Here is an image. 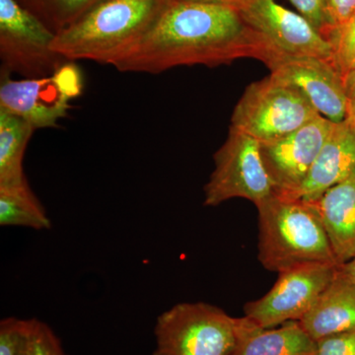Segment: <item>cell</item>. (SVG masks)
<instances>
[{"mask_svg": "<svg viewBox=\"0 0 355 355\" xmlns=\"http://www.w3.org/2000/svg\"><path fill=\"white\" fill-rule=\"evenodd\" d=\"M272 49L234 7L169 0L148 31L112 67L156 74L184 65L218 67L236 60H263Z\"/></svg>", "mask_w": 355, "mask_h": 355, "instance_id": "obj_1", "label": "cell"}, {"mask_svg": "<svg viewBox=\"0 0 355 355\" xmlns=\"http://www.w3.org/2000/svg\"><path fill=\"white\" fill-rule=\"evenodd\" d=\"M169 0H103L58 33L53 50L70 62L112 65L153 25Z\"/></svg>", "mask_w": 355, "mask_h": 355, "instance_id": "obj_2", "label": "cell"}, {"mask_svg": "<svg viewBox=\"0 0 355 355\" xmlns=\"http://www.w3.org/2000/svg\"><path fill=\"white\" fill-rule=\"evenodd\" d=\"M258 258L266 270L282 272L306 263H336L315 203L275 193L256 207Z\"/></svg>", "mask_w": 355, "mask_h": 355, "instance_id": "obj_3", "label": "cell"}, {"mask_svg": "<svg viewBox=\"0 0 355 355\" xmlns=\"http://www.w3.org/2000/svg\"><path fill=\"white\" fill-rule=\"evenodd\" d=\"M258 327L209 303H179L156 320L153 355H233Z\"/></svg>", "mask_w": 355, "mask_h": 355, "instance_id": "obj_4", "label": "cell"}, {"mask_svg": "<svg viewBox=\"0 0 355 355\" xmlns=\"http://www.w3.org/2000/svg\"><path fill=\"white\" fill-rule=\"evenodd\" d=\"M320 116L297 88L270 73L248 86L233 111L231 128L265 144Z\"/></svg>", "mask_w": 355, "mask_h": 355, "instance_id": "obj_5", "label": "cell"}, {"mask_svg": "<svg viewBox=\"0 0 355 355\" xmlns=\"http://www.w3.org/2000/svg\"><path fill=\"white\" fill-rule=\"evenodd\" d=\"M214 172L205 186V207L232 198H246L256 207L277 193L261 153V144L230 128L227 139L214 154Z\"/></svg>", "mask_w": 355, "mask_h": 355, "instance_id": "obj_6", "label": "cell"}, {"mask_svg": "<svg viewBox=\"0 0 355 355\" xmlns=\"http://www.w3.org/2000/svg\"><path fill=\"white\" fill-rule=\"evenodd\" d=\"M83 88V71L70 60L43 78L14 80L1 72L0 109L24 119L35 130L55 128Z\"/></svg>", "mask_w": 355, "mask_h": 355, "instance_id": "obj_7", "label": "cell"}, {"mask_svg": "<svg viewBox=\"0 0 355 355\" xmlns=\"http://www.w3.org/2000/svg\"><path fill=\"white\" fill-rule=\"evenodd\" d=\"M57 34L16 0H0L2 73L43 78L69 60L53 50Z\"/></svg>", "mask_w": 355, "mask_h": 355, "instance_id": "obj_8", "label": "cell"}, {"mask_svg": "<svg viewBox=\"0 0 355 355\" xmlns=\"http://www.w3.org/2000/svg\"><path fill=\"white\" fill-rule=\"evenodd\" d=\"M340 266L306 263L279 272L268 293L244 306L245 316L261 329L300 321L330 286Z\"/></svg>", "mask_w": 355, "mask_h": 355, "instance_id": "obj_9", "label": "cell"}, {"mask_svg": "<svg viewBox=\"0 0 355 355\" xmlns=\"http://www.w3.org/2000/svg\"><path fill=\"white\" fill-rule=\"evenodd\" d=\"M239 11L245 22L260 33L275 53L294 58H321L335 64L331 42L302 15L284 8L275 0H251Z\"/></svg>", "mask_w": 355, "mask_h": 355, "instance_id": "obj_10", "label": "cell"}, {"mask_svg": "<svg viewBox=\"0 0 355 355\" xmlns=\"http://www.w3.org/2000/svg\"><path fill=\"white\" fill-rule=\"evenodd\" d=\"M270 73L297 88L321 116L340 123L347 114L349 98L340 70L330 60L294 58L270 50L261 60Z\"/></svg>", "mask_w": 355, "mask_h": 355, "instance_id": "obj_11", "label": "cell"}, {"mask_svg": "<svg viewBox=\"0 0 355 355\" xmlns=\"http://www.w3.org/2000/svg\"><path fill=\"white\" fill-rule=\"evenodd\" d=\"M335 123L320 116L286 137L261 144L277 195L292 196L302 187Z\"/></svg>", "mask_w": 355, "mask_h": 355, "instance_id": "obj_12", "label": "cell"}, {"mask_svg": "<svg viewBox=\"0 0 355 355\" xmlns=\"http://www.w3.org/2000/svg\"><path fill=\"white\" fill-rule=\"evenodd\" d=\"M355 176V130L336 123L307 179L288 197L316 202L329 189Z\"/></svg>", "mask_w": 355, "mask_h": 355, "instance_id": "obj_13", "label": "cell"}, {"mask_svg": "<svg viewBox=\"0 0 355 355\" xmlns=\"http://www.w3.org/2000/svg\"><path fill=\"white\" fill-rule=\"evenodd\" d=\"M298 322L315 342L324 336L355 331V284L340 266L316 304Z\"/></svg>", "mask_w": 355, "mask_h": 355, "instance_id": "obj_14", "label": "cell"}, {"mask_svg": "<svg viewBox=\"0 0 355 355\" xmlns=\"http://www.w3.org/2000/svg\"><path fill=\"white\" fill-rule=\"evenodd\" d=\"M340 265L355 257V176L329 189L316 202Z\"/></svg>", "mask_w": 355, "mask_h": 355, "instance_id": "obj_15", "label": "cell"}, {"mask_svg": "<svg viewBox=\"0 0 355 355\" xmlns=\"http://www.w3.org/2000/svg\"><path fill=\"white\" fill-rule=\"evenodd\" d=\"M316 342L298 321L270 329H254L243 338L233 355H313Z\"/></svg>", "mask_w": 355, "mask_h": 355, "instance_id": "obj_16", "label": "cell"}, {"mask_svg": "<svg viewBox=\"0 0 355 355\" xmlns=\"http://www.w3.org/2000/svg\"><path fill=\"white\" fill-rule=\"evenodd\" d=\"M34 130L24 119L0 109V188L29 184L23 159Z\"/></svg>", "mask_w": 355, "mask_h": 355, "instance_id": "obj_17", "label": "cell"}, {"mask_svg": "<svg viewBox=\"0 0 355 355\" xmlns=\"http://www.w3.org/2000/svg\"><path fill=\"white\" fill-rule=\"evenodd\" d=\"M0 225L49 230L51 219L29 184L0 188Z\"/></svg>", "mask_w": 355, "mask_h": 355, "instance_id": "obj_18", "label": "cell"}, {"mask_svg": "<svg viewBox=\"0 0 355 355\" xmlns=\"http://www.w3.org/2000/svg\"><path fill=\"white\" fill-rule=\"evenodd\" d=\"M49 29L58 34L103 0H16Z\"/></svg>", "mask_w": 355, "mask_h": 355, "instance_id": "obj_19", "label": "cell"}, {"mask_svg": "<svg viewBox=\"0 0 355 355\" xmlns=\"http://www.w3.org/2000/svg\"><path fill=\"white\" fill-rule=\"evenodd\" d=\"M37 319L4 318L0 322V355H30Z\"/></svg>", "mask_w": 355, "mask_h": 355, "instance_id": "obj_20", "label": "cell"}, {"mask_svg": "<svg viewBox=\"0 0 355 355\" xmlns=\"http://www.w3.org/2000/svg\"><path fill=\"white\" fill-rule=\"evenodd\" d=\"M302 15L320 34L331 41L336 26L331 18L327 0H291Z\"/></svg>", "mask_w": 355, "mask_h": 355, "instance_id": "obj_21", "label": "cell"}, {"mask_svg": "<svg viewBox=\"0 0 355 355\" xmlns=\"http://www.w3.org/2000/svg\"><path fill=\"white\" fill-rule=\"evenodd\" d=\"M30 355H69L55 331L44 322L37 320Z\"/></svg>", "mask_w": 355, "mask_h": 355, "instance_id": "obj_22", "label": "cell"}, {"mask_svg": "<svg viewBox=\"0 0 355 355\" xmlns=\"http://www.w3.org/2000/svg\"><path fill=\"white\" fill-rule=\"evenodd\" d=\"M313 355H355V331L335 334L316 340Z\"/></svg>", "mask_w": 355, "mask_h": 355, "instance_id": "obj_23", "label": "cell"}, {"mask_svg": "<svg viewBox=\"0 0 355 355\" xmlns=\"http://www.w3.org/2000/svg\"><path fill=\"white\" fill-rule=\"evenodd\" d=\"M331 44L334 46V62L355 46V17L345 27L336 30Z\"/></svg>", "mask_w": 355, "mask_h": 355, "instance_id": "obj_24", "label": "cell"}, {"mask_svg": "<svg viewBox=\"0 0 355 355\" xmlns=\"http://www.w3.org/2000/svg\"><path fill=\"white\" fill-rule=\"evenodd\" d=\"M336 30L345 27L355 17V0H327Z\"/></svg>", "mask_w": 355, "mask_h": 355, "instance_id": "obj_25", "label": "cell"}, {"mask_svg": "<svg viewBox=\"0 0 355 355\" xmlns=\"http://www.w3.org/2000/svg\"><path fill=\"white\" fill-rule=\"evenodd\" d=\"M336 69L340 70V74L355 69V46L347 53L336 60Z\"/></svg>", "mask_w": 355, "mask_h": 355, "instance_id": "obj_26", "label": "cell"}, {"mask_svg": "<svg viewBox=\"0 0 355 355\" xmlns=\"http://www.w3.org/2000/svg\"><path fill=\"white\" fill-rule=\"evenodd\" d=\"M343 88L349 100L355 99V69L342 74Z\"/></svg>", "mask_w": 355, "mask_h": 355, "instance_id": "obj_27", "label": "cell"}, {"mask_svg": "<svg viewBox=\"0 0 355 355\" xmlns=\"http://www.w3.org/2000/svg\"><path fill=\"white\" fill-rule=\"evenodd\" d=\"M183 1H197L205 2V3L220 4V6L234 7V8L239 10V9L246 6L248 2L251 1V0H183Z\"/></svg>", "mask_w": 355, "mask_h": 355, "instance_id": "obj_28", "label": "cell"}, {"mask_svg": "<svg viewBox=\"0 0 355 355\" xmlns=\"http://www.w3.org/2000/svg\"><path fill=\"white\" fill-rule=\"evenodd\" d=\"M345 123L355 130V99L349 100L347 104V114H345Z\"/></svg>", "mask_w": 355, "mask_h": 355, "instance_id": "obj_29", "label": "cell"}, {"mask_svg": "<svg viewBox=\"0 0 355 355\" xmlns=\"http://www.w3.org/2000/svg\"><path fill=\"white\" fill-rule=\"evenodd\" d=\"M340 270L345 275L349 277V279L355 284V257L347 263L340 265Z\"/></svg>", "mask_w": 355, "mask_h": 355, "instance_id": "obj_30", "label": "cell"}]
</instances>
